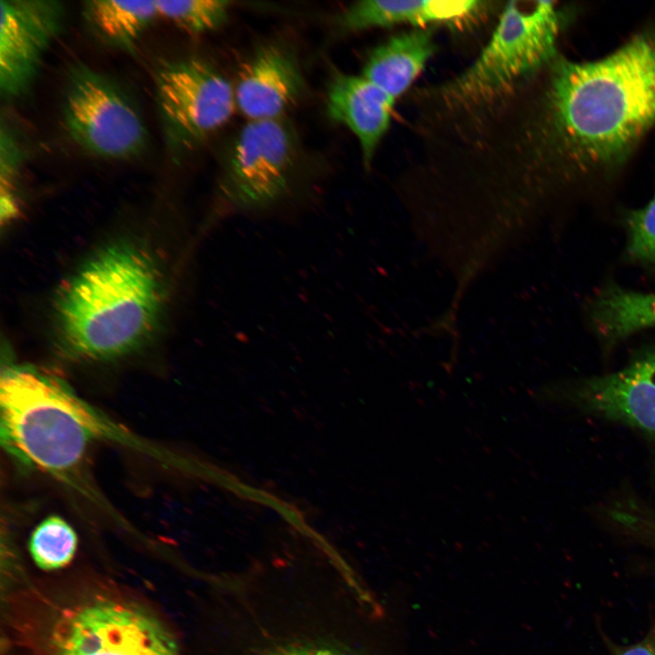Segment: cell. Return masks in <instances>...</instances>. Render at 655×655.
I'll return each mask as SVG.
<instances>
[{
  "label": "cell",
  "instance_id": "6da1fadb",
  "mask_svg": "<svg viewBox=\"0 0 655 655\" xmlns=\"http://www.w3.org/2000/svg\"><path fill=\"white\" fill-rule=\"evenodd\" d=\"M551 66L544 132L557 160L575 177L617 167L655 125V28L602 58Z\"/></svg>",
  "mask_w": 655,
  "mask_h": 655
},
{
  "label": "cell",
  "instance_id": "7a4b0ae2",
  "mask_svg": "<svg viewBox=\"0 0 655 655\" xmlns=\"http://www.w3.org/2000/svg\"><path fill=\"white\" fill-rule=\"evenodd\" d=\"M340 568L328 583L289 571L223 576L225 655H376L356 634L351 612L373 600L348 567Z\"/></svg>",
  "mask_w": 655,
  "mask_h": 655
},
{
  "label": "cell",
  "instance_id": "3957f363",
  "mask_svg": "<svg viewBox=\"0 0 655 655\" xmlns=\"http://www.w3.org/2000/svg\"><path fill=\"white\" fill-rule=\"evenodd\" d=\"M163 300L162 275L152 255L132 243L109 246L59 291L55 305L59 338L82 358L125 355L152 335Z\"/></svg>",
  "mask_w": 655,
  "mask_h": 655
},
{
  "label": "cell",
  "instance_id": "277c9868",
  "mask_svg": "<svg viewBox=\"0 0 655 655\" xmlns=\"http://www.w3.org/2000/svg\"><path fill=\"white\" fill-rule=\"evenodd\" d=\"M1 437L22 462L64 474L79 465L101 427L87 407L55 379L8 368L0 382Z\"/></svg>",
  "mask_w": 655,
  "mask_h": 655
},
{
  "label": "cell",
  "instance_id": "5b68a950",
  "mask_svg": "<svg viewBox=\"0 0 655 655\" xmlns=\"http://www.w3.org/2000/svg\"><path fill=\"white\" fill-rule=\"evenodd\" d=\"M560 25L554 2L508 3L488 45L472 66L444 86L443 96L463 106L501 97L518 80L553 62Z\"/></svg>",
  "mask_w": 655,
  "mask_h": 655
},
{
  "label": "cell",
  "instance_id": "8992f818",
  "mask_svg": "<svg viewBox=\"0 0 655 655\" xmlns=\"http://www.w3.org/2000/svg\"><path fill=\"white\" fill-rule=\"evenodd\" d=\"M154 85L163 138L175 159L196 150L237 108L234 86L200 58L161 62Z\"/></svg>",
  "mask_w": 655,
  "mask_h": 655
},
{
  "label": "cell",
  "instance_id": "52a82bcc",
  "mask_svg": "<svg viewBox=\"0 0 655 655\" xmlns=\"http://www.w3.org/2000/svg\"><path fill=\"white\" fill-rule=\"evenodd\" d=\"M62 118L73 141L97 157L132 159L148 144L144 119L130 96L108 76L81 62L67 73Z\"/></svg>",
  "mask_w": 655,
  "mask_h": 655
},
{
  "label": "cell",
  "instance_id": "ba28073f",
  "mask_svg": "<svg viewBox=\"0 0 655 655\" xmlns=\"http://www.w3.org/2000/svg\"><path fill=\"white\" fill-rule=\"evenodd\" d=\"M300 156L295 126L286 116L247 120L232 141L219 188L230 207L263 210L289 190Z\"/></svg>",
  "mask_w": 655,
  "mask_h": 655
},
{
  "label": "cell",
  "instance_id": "9c48e42d",
  "mask_svg": "<svg viewBox=\"0 0 655 655\" xmlns=\"http://www.w3.org/2000/svg\"><path fill=\"white\" fill-rule=\"evenodd\" d=\"M52 643L55 655H182L174 635L151 612L108 598L64 612Z\"/></svg>",
  "mask_w": 655,
  "mask_h": 655
},
{
  "label": "cell",
  "instance_id": "30bf717a",
  "mask_svg": "<svg viewBox=\"0 0 655 655\" xmlns=\"http://www.w3.org/2000/svg\"><path fill=\"white\" fill-rule=\"evenodd\" d=\"M0 6V94L11 100L31 86L66 13L54 0H1Z\"/></svg>",
  "mask_w": 655,
  "mask_h": 655
},
{
  "label": "cell",
  "instance_id": "8fae6325",
  "mask_svg": "<svg viewBox=\"0 0 655 655\" xmlns=\"http://www.w3.org/2000/svg\"><path fill=\"white\" fill-rule=\"evenodd\" d=\"M298 63L284 45L258 47L241 66L234 85L237 108L247 120L286 116L305 91Z\"/></svg>",
  "mask_w": 655,
  "mask_h": 655
},
{
  "label": "cell",
  "instance_id": "7c38bea8",
  "mask_svg": "<svg viewBox=\"0 0 655 655\" xmlns=\"http://www.w3.org/2000/svg\"><path fill=\"white\" fill-rule=\"evenodd\" d=\"M570 399L589 412L655 437V350L617 372L583 381Z\"/></svg>",
  "mask_w": 655,
  "mask_h": 655
},
{
  "label": "cell",
  "instance_id": "4fadbf2b",
  "mask_svg": "<svg viewBox=\"0 0 655 655\" xmlns=\"http://www.w3.org/2000/svg\"><path fill=\"white\" fill-rule=\"evenodd\" d=\"M395 99L364 76L340 71L329 78L326 105L328 116L348 127L358 139L362 160L369 167L391 121Z\"/></svg>",
  "mask_w": 655,
  "mask_h": 655
},
{
  "label": "cell",
  "instance_id": "5bb4252c",
  "mask_svg": "<svg viewBox=\"0 0 655 655\" xmlns=\"http://www.w3.org/2000/svg\"><path fill=\"white\" fill-rule=\"evenodd\" d=\"M484 4L474 0H363L345 8L338 15L336 25L347 33L402 24L418 28L431 23L468 20L479 14Z\"/></svg>",
  "mask_w": 655,
  "mask_h": 655
},
{
  "label": "cell",
  "instance_id": "9a60e30c",
  "mask_svg": "<svg viewBox=\"0 0 655 655\" xmlns=\"http://www.w3.org/2000/svg\"><path fill=\"white\" fill-rule=\"evenodd\" d=\"M434 52L429 29L418 27L398 34L372 50L361 76L396 100L411 86Z\"/></svg>",
  "mask_w": 655,
  "mask_h": 655
},
{
  "label": "cell",
  "instance_id": "2e32d148",
  "mask_svg": "<svg viewBox=\"0 0 655 655\" xmlns=\"http://www.w3.org/2000/svg\"><path fill=\"white\" fill-rule=\"evenodd\" d=\"M83 15L95 35L106 45L131 51L158 15L156 1L89 0Z\"/></svg>",
  "mask_w": 655,
  "mask_h": 655
},
{
  "label": "cell",
  "instance_id": "e0dca14e",
  "mask_svg": "<svg viewBox=\"0 0 655 655\" xmlns=\"http://www.w3.org/2000/svg\"><path fill=\"white\" fill-rule=\"evenodd\" d=\"M592 320L607 342H616L655 327V294L610 287L595 299Z\"/></svg>",
  "mask_w": 655,
  "mask_h": 655
},
{
  "label": "cell",
  "instance_id": "ac0fdd59",
  "mask_svg": "<svg viewBox=\"0 0 655 655\" xmlns=\"http://www.w3.org/2000/svg\"><path fill=\"white\" fill-rule=\"evenodd\" d=\"M77 537L61 517L50 516L41 521L31 534L29 551L35 564L45 570L60 569L73 559Z\"/></svg>",
  "mask_w": 655,
  "mask_h": 655
},
{
  "label": "cell",
  "instance_id": "d6986e66",
  "mask_svg": "<svg viewBox=\"0 0 655 655\" xmlns=\"http://www.w3.org/2000/svg\"><path fill=\"white\" fill-rule=\"evenodd\" d=\"M231 5L220 0L156 1L158 15L191 35L205 34L224 25Z\"/></svg>",
  "mask_w": 655,
  "mask_h": 655
},
{
  "label": "cell",
  "instance_id": "ffe728a7",
  "mask_svg": "<svg viewBox=\"0 0 655 655\" xmlns=\"http://www.w3.org/2000/svg\"><path fill=\"white\" fill-rule=\"evenodd\" d=\"M628 253L635 260L655 265V196L627 217Z\"/></svg>",
  "mask_w": 655,
  "mask_h": 655
},
{
  "label": "cell",
  "instance_id": "44dd1931",
  "mask_svg": "<svg viewBox=\"0 0 655 655\" xmlns=\"http://www.w3.org/2000/svg\"><path fill=\"white\" fill-rule=\"evenodd\" d=\"M615 655H655V625L642 640L619 649Z\"/></svg>",
  "mask_w": 655,
  "mask_h": 655
}]
</instances>
